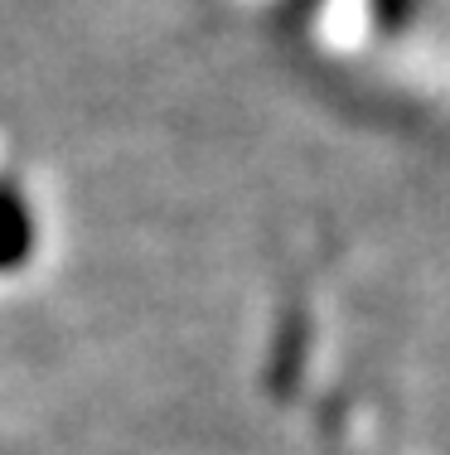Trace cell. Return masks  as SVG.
Returning a JSON list of instances; mask_svg holds the SVG:
<instances>
[{
	"instance_id": "cell-1",
	"label": "cell",
	"mask_w": 450,
	"mask_h": 455,
	"mask_svg": "<svg viewBox=\"0 0 450 455\" xmlns=\"http://www.w3.org/2000/svg\"><path fill=\"white\" fill-rule=\"evenodd\" d=\"M29 237H35V228H29L25 199H20V194H0V272L25 262Z\"/></svg>"
}]
</instances>
